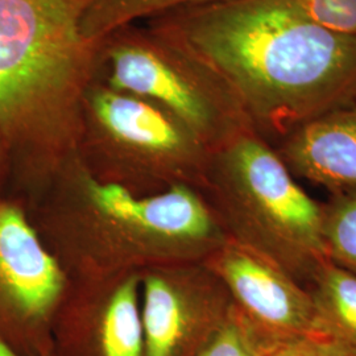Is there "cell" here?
<instances>
[{
    "mask_svg": "<svg viewBox=\"0 0 356 356\" xmlns=\"http://www.w3.org/2000/svg\"><path fill=\"white\" fill-rule=\"evenodd\" d=\"M195 356H266L231 307L229 318Z\"/></svg>",
    "mask_w": 356,
    "mask_h": 356,
    "instance_id": "5bb4252c",
    "label": "cell"
},
{
    "mask_svg": "<svg viewBox=\"0 0 356 356\" xmlns=\"http://www.w3.org/2000/svg\"><path fill=\"white\" fill-rule=\"evenodd\" d=\"M11 169V163H10V159H8V154L6 152L1 141H0V178L1 176H4V173Z\"/></svg>",
    "mask_w": 356,
    "mask_h": 356,
    "instance_id": "e0dca14e",
    "label": "cell"
},
{
    "mask_svg": "<svg viewBox=\"0 0 356 356\" xmlns=\"http://www.w3.org/2000/svg\"><path fill=\"white\" fill-rule=\"evenodd\" d=\"M296 177L331 193L356 188V99L294 129L273 147Z\"/></svg>",
    "mask_w": 356,
    "mask_h": 356,
    "instance_id": "30bf717a",
    "label": "cell"
},
{
    "mask_svg": "<svg viewBox=\"0 0 356 356\" xmlns=\"http://www.w3.org/2000/svg\"><path fill=\"white\" fill-rule=\"evenodd\" d=\"M204 177L219 195L232 241L267 256L304 286L327 261L322 204L254 129L210 153Z\"/></svg>",
    "mask_w": 356,
    "mask_h": 356,
    "instance_id": "3957f363",
    "label": "cell"
},
{
    "mask_svg": "<svg viewBox=\"0 0 356 356\" xmlns=\"http://www.w3.org/2000/svg\"><path fill=\"white\" fill-rule=\"evenodd\" d=\"M220 0H92L81 29L90 42H95L118 26L186 6L207 4Z\"/></svg>",
    "mask_w": 356,
    "mask_h": 356,
    "instance_id": "7c38bea8",
    "label": "cell"
},
{
    "mask_svg": "<svg viewBox=\"0 0 356 356\" xmlns=\"http://www.w3.org/2000/svg\"><path fill=\"white\" fill-rule=\"evenodd\" d=\"M209 269L266 355L296 338L326 335L312 294L267 256L229 238L211 254Z\"/></svg>",
    "mask_w": 356,
    "mask_h": 356,
    "instance_id": "52a82bcc",
    "label": "cell"
},
{
    "mask_svg": "<svg viewBox=\"0 0 356 356\" xmlns=\"http://www.w3.org/2000/svg\"><path fill=\"white\" fill-rule=\"evenodd\" d=\"M64 277L17 204L0 200V342L51 356V318Z\"/></svg>",
    "mask_w": 356,
    "mask_h": 356,
    "instance_id": "8992f818",
    "label": "cell"
},
{
    "mask_svg": "<svg viewBox=\"0 0 356 356\" xmlns=\"http://www.w3.org/2000/svg\"><path fill=\"white\" fill-rule=\"evenodd\" d=\"M313 297L323 331L356 354V276L325 261L305 286Z\"/></svg>",
    "mask_w": 356,
    "mask_h": 356,
    "instance_id": "8fae6325",
    "label": "cell"
},
{
    "mask_svg": "<svg viewBox=\"0 0 356 356\" xmlns=\"http://www.w3.org/2000/svg\"><path fill=\"white\" fill-rule=\"evenodd\" d=\"M322 239L327 260L356 276V188L322 204Z\"/></svg>",
    "mask_w": 356,
    "mask_h": 356,
    "instance_id": "4fadbf2b",
    "label": "cell"
},
{
    "mask_svg": "<svg viewBox=\"0 0 356 356\" xmlns=\"http://www.w3.org/2000/svg\"><path fill=\"white\" fill-rule=\"evenodd\" d=\"M88 189L92 204L110 220L176 243L191 254H214L229 239L204 200L185 185L148 198H136L118 184L95 179L88 181Z\"/></svg>",
    "mask_w": 356,
    "mask_h": 356,
    "instance_id": "9c48e42d",
    "label": "cell"
},
{
    "mask_svg": "<svg viewBox=\"0 0 356 356\" xmlns=\"http://www.w3.org/2000/svg\"><path fill=\"white\" fill-rule=\"evenodd\" d=\"M118 164L204 177L210 151L161 106L94 79L85 91L79 145Z\"/></svg>",
    "mask_w": 356,
    "mask_h": 356,
    "instance_id": "5b68a950",
    "label": "cell"
},
{
    "mask_svg": "<svg viewBox=\"0 0 356 356\" xmlns=\"http://www.w3.org/2000/svg\"><path fill=\"white\" fill-rule=\"evenodd\" d=\"M95 79L175 115L210 152L254 129L235 92L197 54L148 26L128 23L95 41Z\"/></svg>",
    "mask_w": 356,
    "mask_h": 356,
    "instance_id": "277c9868",
    "label": "cell"
},
{
    "mask_svg": "<svg viewBox=\"0 0 356 356\" xmlns=\"http://www.w3.org/2000/svg\"><path fill=\"white\" fill-rule=\"evenodd\" d=\"M92 0H0V141L11 168L38 172L79 149L95 42L81 24Z\"/></svg>",
    "mask_w": 356,
    "mask_h": 356,
    "instance_id": "7a4b0ae2",
    "label": "cell"
},
{
    "mask_svg": "<svg viewBox=\"0 0 356 356\" xmlns=\"http://www.w3.org/2000/svg\"><path fill=\"white\" fill-rule=\"evenodd\" d=\"M145 26L177 41L225 79L254 132L276 147L356 99V36L317 24L301 0H220L154 15Z\"/></svg>",
    "mask_w": 356,
    "mask_h": 356,
    "instance_id": "6da1fadb",
    "label": "cell"
},
{
    "mask_svg": "<svg viewBox=\"0 0 356 356\" xmlns=\"http://www.w3.org/2000/svg\"><path fill=\"white\" fill-rule=\"evenodd\" d=\"M319 26L343 36H356V0H301Z\"/></svg>",
    "mask_w": 356,
    "mask_h": 356,
    "instance_id": "9a60e30c",
    "label": "cell"
},
{
    "mask_svg": "<svg viewBox=\"0 0 356 356\" xmlns=\"http://www.w3.org/2000/svg\"><path fill=\"white\" fill-rule=\"evenodd\" d=\"M229 293L209 269L178 285L151 276L144 284L143 356H195L227 321Z\"/></svg>",
    "mask_w": 356,
    "mask_h": 356,
    "instance_id": "ba28073f",
    "label": "cell"
},
{
    "mask_svg": "<svg viewBox=\"0 0 356 356\" xmlns=\"http://www.w3.org/2000/svg\"><path fill=\"white\" fill-rule=\"evenodd\" d=\"M266 356H356V354L327 335H307L279 344Z\"/></svg>",
    "mask_w": 356,
    "mask_h": 356,
    "instance_id": "2e32d148",
    "label": "cell"
},
{
    "mask_svg": "<svg viewBox=\"0 0 356 356\" xmlns=\"http://www.w3.org/2000/svg\"><path fill=\"white\" fill-rule=\"evenodd\" d=\"M0 356H23L20 355L19 353H16L13 348H11L10 346H7L3 342H0Z\"/></svg>",
    "mask_w": 356,
    "mask_h": 356,
    "instance_id": "ac0fdd59",
    "label": "cell"
}]
</instances>
